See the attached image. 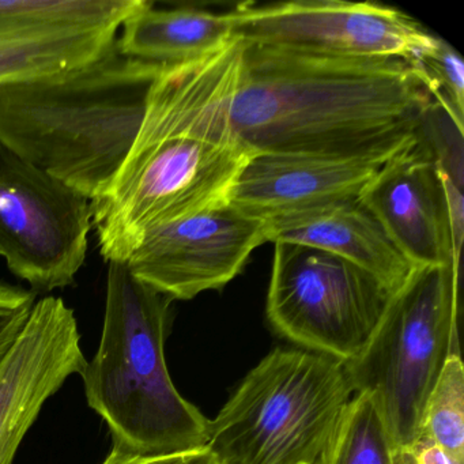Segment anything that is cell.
Masks as SVG:
<instances>
[{
	"label": "cell",
	"mask_w": 464,
	"mask_h": 464,
	"mask_svg": "<svg viewBox=\"0 0 464 464\" xmlns=\"http://www.w3.org/2000/svg\"><path fill=\"white\" fill-rule=\"evenodd\" d=\"M244 43L162 66L149 89L137 140L115 180L92 202L100 252L127 262L162 225L229 205L255 156L236 132L233 99Z\"/></svg>",
	"instance_id": "cell-1"
},
{
	"label": "cell",
	"mask_w": 464,
	"mask_h": 464,
	"mask_svg": "<svg viewBox=\"0 0 464 464\" xmlns=\"http://www.w3.org/2000/svg\"><path fill=\"white\" fill-rule=\"evenodd\" d=\"M431 105L403 59L244 43L232 121L255 154L353 156L409 142Z\"/></svg>",
	"instance_id": "cell-2"
},
{
	"label": "cell",
	"mask_w": 464,
	"mask_h": 464,
	"mask_svg": "<svg viewBox=\"0 0 464 464\" xmlns=\"http://www.w3.org/2000/svg\"><path fill=\"white\" fill-rule=\"evenodd\" d=\"M161 67L115 43L74 72L2 83L0 146L93 202L126 161Z\"/></svg>",
	"instance_id": "cell-3"
},
{
	"label": "cell",
	"mask_w": 464,
	"mask_h": 464,
	"mask_svg": "<svg viewBox=\"0 0 464 464\" xmlns=\"http://www.w3.org/2000/svg\"><path fill=\"white\" fill-rule=\"evenodd\" d=\"M170 304L127 262L110 263L100 346L81 376L112 448L130 455H178L208 442L210 420L181 396L168 371Z\"/></svg>",
	"instance_id": "cell-4"
},
{
	"label": "cell",
	"mask_w": 464,
	"mask_h": 464,
	"mask_svg": "<svg viewBox=\"0 0 464 464\" xmlns=\"http://www.w3.org/2000/svg\"><path fill=\"white\" fill-rule=\"evenodd\" d=\"M354 392L343 363L276 347L208 426L216 464H317Z\"/></svg>",
	"instance_id": "cell-5"
},
{
	"label": "cell",
	"mask_w": 464,
	"mask_h": 464,
	"mask_svg": "<svg viewBox=\"0 0 464 464\" xmlns=\"http://www.w3.org/2000/svg\"><path fill=\"white\" fill-rule=\"evenodd\" d=\"M458 289L455 263L415 267L391 295L365 349L343 363L353 392L373 399L398 450L420 436L426 401L459 354Z\"/></svg>",
	"instance_id": "cell-6"
},
{
	"label": "cell",
	"mask_w": 464,
	"mask_h": 464,
	"mask_svg": "<svg viewBox=\"0 0 464 464\" xmlns=\"http://www.w3.org/2000/svg\"><path fill=\"white\" fill-rule=\"evenodd\" d=\"M268 322L301 349L342 363L361 354L392 293L368 271L312 246L274 243Z\"/></svg>",
	"instance_id": "cell-7"
},
{
	"label": "cell",
	"mask_w": 464,
	"mask_h": 464,
	"mask_svg": "<svg viewBox=\"0 0 464 464\" xmlns=\"http://www.w3.org/2000/svg\"><path fill=\"white\" fill-rule=\"evenodd\" d=\"M92 202L0 146V256L40 292L70 286L88 255Z\"/></svg>",
	"instance_id": "cell-8"
},
{
	"label": "cell",
	"mask_w": 464,
	"mask_h": 464,
	"mask_svg": "<svg viewBox=\"0 0 464 464\" xmlns=\"http://www.w3.org/2000/svg\"><path fill=\"white\" fill-rule=\"evenodd\" d=\"M229 14L235 37L246 44L319 55L410 62L436 39L404 13L369 2L243 4Z\"/></svg>",
	"instance_id": "cell-9"
},
{
	"label": "cell",
	"mask_w": 464,
	"mask_h": 464,
	"mask_svg": "<svg viewBox=\"0 0 464 464\" xmlns=\"http://www.w3.org/2000/svg\"><path fill=\"white\" fill-rule=\"evenodd\" d=\"M267 241L266 222L229 203L157 227L127 265L165 297L192 300L227 286Z\"/></svg>",
	"instance_id": "cell-10"
},
{
	"label": "cell",
	"mask_w": 464,
	"mask_h": 464,
	"mask_svg": "<svg viewBox=\"0 0 464 464\" xmlns=\"http://www.w3.org/2000/svg\"><path fill=\"white\" fill-rule=\"evenodd\" d=\"M86 365L74 311L53 295L37 300L0 354V464L13 463L48 399Z\"/></svg>",
	"instance_id": "cell-11"
},
{
	"label": "cell",
	"mask_w": 464,
	"mask_h": 464,
	"mask_svg": "<svg viewBox=\"0 0 464 464\" xmlns=\"http://www.w3.org/2000/svg\"><path fill=\"white\" fill-rule=\"evenodd\" d=\"M358 199L414 267L459 266L444 184L420 132L382 165Z\"/></svg>",
	"instance_id": "cell-12"
},
{
	"label": "cell",
	"mask_w": 464,
	"mask_h": 464,
	"mask_svg": "<svg viewBox=\"0 0 464 464\" xmlns=\"http://www.w3.org/2000/svg\"><path fill=\"white\" fill-rule=\"evenodd\" d=\"M414 138L392 148L353 156L255 154L238 178L230 205L267 219L358 197L382 165Z\"/></svg>",
	"instance_id": "cell-13"
},
{
	"label": "cell",
	"mask_w": 464,
	"mask_h": 464,
	"mask_svg": "<svg viewBox=\"0 0 464 464\" xmlns=\"http://www.w3.org/2000/svg\"><path fill=\"white\" fill-rule=\"evenodd\" d=\"M271 243H293L330 252L379 279L395 292L414 266L388 237L358 197L263 219Z\"/></svg>",
	"instance_id": "cell-14"
},
{
	"label": "cell",
	"mask_w": 464,
	"mask_h": 464,
	"mask_svg": "<svg viewBox=\"0 0 464 464\" xmlns=\"http://www.w3.org/2000/svg\"><path fill=\"white\" fill-rule=\"evenodd\" d=\"M116 47L123 55L159 66L205 58L235 40L229 13L197 9H154L146 2L121 28Z\"/></svg>",
	"instance_id": "cell-15"
},
{
	"label": "cell",
	"mask_w": 464,
	"mask_h": 464,
	"mask_svg": "<svg viewBox=\"0 0 464 464\" xmlns=\"http://www.w3.org/2000/svg\"><path fill=\"white\" fill-rule=\"evenodd\" d=\"M148 0H0V43L121 31Z\"/></svg>",
	"instance_id": "cell-16"
},
{
	"label": "cell",
	"mask_w": 464,
	"mask_h": 464,
	"mask_svg": "<svg viewBox=\"0 0 464 464\" xmlns=\"http://www.w3.org/2000/svg\"><path fill=\"white\" fill-rule=\"evenodd\" d=\"M119 32L0 43V85L66 74L88 66L115 45Z\"/></svg>",
	"instance_id": "cell-17"
},
{
	"label": "cell",
	"mask_w": 464,
	"mask_h": 464,
	"mask_svg": "<svg viewBox=\"0 0 464 464\" xmlns=\"http://www.w3.org/2000/svg\"><path fill=\"white\" fill-rule=\"evenodd\" d=\"M396 448L368 393H355L317 464H396Z\"/></svg>",
	"instance_id": "cell-18"
},
{
	"label": "cell",
	"mask_w": 464,
	"mask_h": 464,
	"mask_svg": "<svg viewBox=\"0 0 464 464\" xmlns=\"http://www.w3.org/2000/svg\"><path fill=\"white\" fill-rule=\"evenodd\" d=\"M420 434L464 460V366L460 354L452 355L442 369L426 401Z\"/></svg>",
	"instance_id": "cell-19"
},
{
	"label": "cell",
	"mask_w": 464,
	"mask_h": 464,
	"mask_svg": "<svg viewBox=\"0 0 464 464\" xmlns=\"http://www.w3.org/2000/svg\"><path fill=\"white\" fill-rule=\"evenodd\" d=\"M434 104L463 130L464 66L460 55L445 40L436 37L433 44L409 62Z\"/></svg>",
	"instance_id": "cell-20"
},
{
	"label": "cell",
	"mask_w": 464,
	"mask_h": 464,
	"mask_svg": "<svg viewBox=\"0 0 464 464\" xmlns=\"http://www.w3.org/2000/svg\"><path fill=\"white\" fill-rule=\"evenodd\" d=\"M36 301L32 290L0 281V354L14 341Z\"/></svg>",
	"instance_id": "cell-21"
},
{
	"label": "cell",
	"mask_w": 464,
	"mask_h": 464,
	"mask_svg": "<svg viewBox=\"0 0 464 464\" xmlns=\"http://www.w3.org/2000/svg\"><path fill=\"white\" fill-rule=\"evenodd\" d=\"M102 464H216V461L206 448L169 456L130 455L112 448Z\"/></svg>",
	"instance_id": "cell-22"
},
{
	"label": "cell",
	"mask_w": 464,
	"mask_h": 464,
	"mask_svg": "<svg viewBox=\"0 0 464 464\" xmlns=\"http://www.w3.org/2000/svg\"><path fill=\"white\" fill-rule=\"evenodd\" d=\"M409 450L414 464H464V460L450 455L422 434L418 436Z\"/></svg>",
	"instance_id": "cell-23"
},
{
	"label": "cell",
	"mask_w": 464,
	"mask_h": 464,
	"mask_svg": "<svg viewBox=\"0 0 464 464\" xmlns=\"http://www.w3.org/2000/svg\"><path fill=\"white\" fill-rule=\"evenodd\" d=\"M396 464H414L409 450H398V452H396Z\"/></svg>",
	"instance_id": "cell-24"
}]
</instances>
